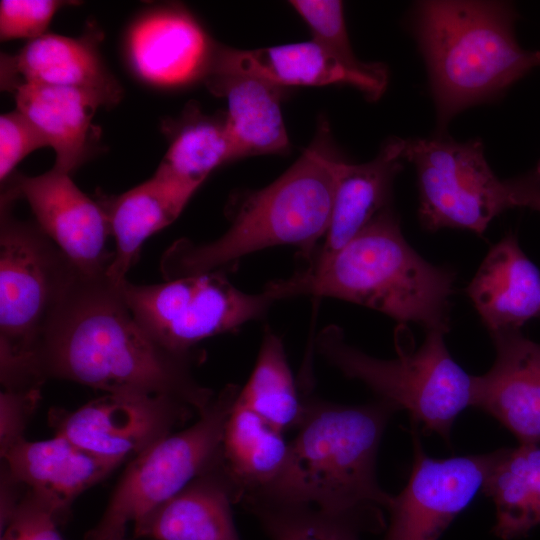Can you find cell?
Returning a JSON list of instances; mask_svg holds the SVG:
<instances>
[{
    "label": "cell",
    "mask_w": 540,
    "mask_h": 540,
    "mask_svg": "<svg viewBox=\"0 0 540 540\" xmlns=\"http://www.w3.org/2000/svg\"><path fill=\"white\" fill-rule=\"evenodd\" d=\"M191 357L155 342L106 274L80 272L51 316L34 356V374L107 392L170 396L198 415L214 399L190 370Z\"/></svg>",
    "instance_id": "1"
},
{
    "label": "cell",
    "mask_w": 540,
    "mask_h": 540,
    "mask_svg": "<svg viewBox=\"0 0 540 540\" xmlns=\"http://www.w3.org/2000/svg\"><path fill=\"white\" fill-rule=\"evenodd\" d=\"M305 400V413L277 481L262 501L307 505L344 517L364 530L384 527L382 509L392 497L379 486L376 457L390 416L397 410L380 400L345 406Z\"/></svg>",
    "instance_id": "2"
},
{
    "label": "cell",
    "mask_w": 540,
    "mask_h": 540,
    "mask_svg": "<svg viewBox=\"0 0 540 540\" xmlns=\"http://www.w3.org/2000/svg\"><path fill=\"white\" fill-rule=\"evenodd\" d=\"M454 271L423 259L405 240L387 208L333 254L302 264L264 287L273 300L332 297L384 313L427 331L449 329Z\"/></svg>",
    "instance_id": "3"
},
{
    "label": "cell",
    "mask_w": 540,
    "mask_h": 540,
    "mask_svg": "<svg viewBox=\"0 0 540 540\" xmlns=\"http://www.w3.org/2000/svg\"><path fill=\"white\" fill-rule=\"evenodd\" d=\"M328 132L323 125L280 177L239 197L220 237L202 244L174 242L161 259L166 280L222 271L244 256L281 245L298 247L307 261L325 236L334 200L339 159Z\"/></svg>",
    "instance_id": "4"
},
{
    "label": "cell",
    "mask_w": 540,
    "mask_h": 540,
    "mask_svg": "<svg viewBox=\"0 0 540 540\" xmlns=\"http://www.w3.org/2000/svg\"><path fill=\"white\" fill-rule=\"evenodd\" d=\"M511 5L494 1L417 3L414 27L424 57L438 125L493 99L539 66L514 34Z\"/></svg>",
    "instance_id": "5"
},
{
    "label": "cell",
    "mask_w": 540,
    "mask_h": 540,
    "mask_svg": "<svg viewBox=\"0 0 540 540\" xmlns=\"http://www.w3.org/2000/svg\"><path fill=\"white\" fill-rule=\"evenodd\" d=\"M1 195L0 375L4 389L41 388L34 356L48 322L79 271L36 223L12 214Z\"/></svg>",
    "instance_id": "6"
},
{
    "label": "cell",
    "mask_w": 540,
    "mask_h": 540,
    "mask_svg": "<svg viewBox=\"0 0 540 540\" xmlns=\"http://www.w3.org/2000/svg\"><path fill=\"white\" fill-rule=\"evenodd\" d=\"M441 331L429 330L421 345L409 346L405 328L395 333L397 357L379 359L348 344L341 328L317 335L318 353L345 376L366 384L380 400L408 411L412 424L449 440L458 415L472 406L473 376L452 358Z\"/></svg>",
    "instance_id": "7"
},
{
    "label": "cell",
    "mask_w": 540,
    "mask_h": 540,
    "mask_svg": "<svg viewBox=\"0 0 540 540\" xmlns=\"http://www.w3.org/2000/svg\"><path fill=\"white\" fill-rule=\"evenodd\" d=\"M240 388L226 385L188 428L174 432L133 458L98 523L84 540H120L135 523L199 476L215 468L228 416Z\"/></svg>",
    "instance_id": "8"
},
{
    "label": "cell",
    "mask_w": 540,
    "mask_h": 540,
    "mask_svg": "<svg viewBox=\"0 0 540 540\" xmlns=\"http://www.w3.org/2000/svg\"><path fill=\"white\" fill-rule=\"evenodd\" d=\"M138 324L159 345L183 357L200 341L263 317L274 302L264 291L247 293L222 273L180 277L151 285L121 283Z\"/></svg>",
    "instance_id": "9"
},
{
    "label": "cell",
    "mask_w": 540,
    "mask_h": 540,
    "mask_svg": "<svg viewBox=\"0 0 540 540\" xmlns=\"http://www.w3.org/2000/svg\"><path fill=\"white\" fill-rule=\"evenodd\" d=\"M405 157L416 168L419 216L431 231L483 234L497 215L515 207L508 180L493 173L478 140H406Z\"/></svg>",
    "instance_id": "10"
},
{
    "label": "cell",
    "mask_w": 540,
    "mask_h": 540,
    "mask_svg": "<svg viewBox=\"0 0 540 540\" xmlns=\"http://www.w3.org/2000/svg\"><path fill=\"white\" fill-rule=\"evenodd\" d=\"M193 413L170 396L105 394L74 411L52 409L49 422L55 434L119 466L174 433Z\"/></svg>",
    "instance_id": "11"
},
{
    "label": "cell",
    "mask_w": 540,
    "mask_h": 540,
    "mask_svg": "<svg viewBox=\"0 0 540 540\" xmlns=\"http://www.w3.org/2000/svg\"><path fill=\"white\" fill-rule=\"evenodd\" d=\"M412 437L411 474L405 488L392 497L385 540H437L482 489L494 458V452L432 458L424 452L414 426Z\"/></svg>",
    "instance_id": "12"
},
{
    "label": "cell",
    "mask_w": 540,
    "mask_h": 540,
    "mask_svg": "<svg viewBox=\"0 0 540 540\" xmlns=\"http://www.w3.org/2000/svg\"><path fill=\"white\" fill-rule=\"evenodd\" d=\"M4 191L15 200H27L36 224L81 274H106L114 252L106 247L111 234L105 212L69 174L53 167L37 176L14 172L4 182Z\"/></svg>",
    "instance_id": "13"
},
{
    "label": "cell",
    "mask_w": 540,
    "mask_h": 540,
    "mask_svg": "<svg viewBox=\"0 0 540 540\" xmlns=\"http://www.w3.org/2000/svg\"><path fill=\"white\" fill-rule=\"evenodd\" d=\"M217 44L196 18L180 5L140 14L124 37V54L132 73L148 86L174 89L208 76Z\"/></svg>",
    "instance_id": "14"
},
{
    "label": "cell",
    "mask_w": 540,
    "mask_h": 540,
    "mask_svg": "<svg viewBox=\"0 0 540 540\" xmlns=\"http://www.w3.org/2000/svg\"><path fill=\"white\" fill-rule=\"evenodd\" d=\"M213 73L252 76L280 87L347 84L372 100L388 82L383 64L349 62L313 39L251 50L217 45L208 75Z\"/></svg>",
    "instance_id": "15"
},
{
    "label": "cell",
    "mask_w": 540,
    "mask_h": 540,
    "mask_svg": "<svg viewBox=\"0 0 540 540\" xmlns=\"http://www.w3.org/2000/svg\"><path fill=\"white\" fill-rule=\"evenodd\" d=\"M103 37L101 29L90 22L76 38L45 34L14 55L2 53V89L13 92L22 84L69 87L94 94L105 107L116 105L122 88L102 58Z\"/></svg>",
    "instance_id": "16"
},
{
    "label": "cell",
    "mask_w": 540,
    "mask_h": 540,
    "mask_svg": "<svg viewBox=\"0 0 540 540\" xmlns=\"http://www.w3.org/2000/svg\"><path fill=\"white\" fill-rule=\"evenodd\" d=\"M496 357L473 376L472 406L492 415L519 440L540 442V344L520 330L492 335Z\"/></svg>",
    "instance_id": "17"
},
{
    "label": "cell",
    "mask_w": 540,
    "mask_h": 540,
    "mask_svg": "<svg viewBox=\"0 0 540 540\" xmlns=\"http://www.w3.org/2000/svg\"><path fill=\"white\" fill-rule=\"evenodd\" d=\"M1 457L10 475L49 507L60 523L81 493L118 467L60 434L41 441L22 437L2 451Z\"/></svg>",
    "instance_id": "18"
},
{
    "label": "cell",
    "mask_w": 540,
    "mask_h": 540,
    "mask_svg": "<svg viewBox=\"0 0 540 540\" xmlns=\"http://www.w3.org/2000/svg\"><path fill=\"white\" fill-rule=\"evenodd\" d=\"M200 185L158 167L151 178L120 195L97 196L115 243L106 272L110 280L121 284L126 279L144 241L171 224Z\"/></svg>",
    "instance_id": "19"
},
{
    "label": "cell",
    "mask_w": 540,
    "mask_h": 540,
    "mask_svg": "<svg viewBox=\"0 0 540 540\" xmlns=\"http://www.w3.org/2000/svg\"><path fill=\"white\" fill-rule=\"evenodd\" d=\"M467 294L491 336L520 330L540 317V270L509 234L490 248Z\"/></svg>",
    "instance_id": "20"
},
{
    "label": "cell",
    "mask_w": 540,
    "mask_h": 540,
    "mask_svg": "<svg viewBox=\"0 0 540 540\" xmlns=\"http://www.w3.org/2000/svg\"><path fill=\"white\" fill-rule=\"evenodd\" d=\"M405 150L406 140L394 138L369 162L339 160L328 229L314 254L302 264L333 254L389 208L393 181L407 161Z\"/></svg>",
    "instance_id": "21"
},
{
    "label": "cell",
    "mask_w": 540,
    "mask_h": 540,
    "mask_svg": "<svg viewBox=\"0 0 540 540\" xmlns=\"http://www.w3.org/2000/svg\"><path fill=\"white\" fill-rule=\"evenodd\" d=\"M235 503L218 463L137 520L134 536L149 540H241L232 516Z\"/></svg>",
    "instance_id": "22"
},
{
    "label": "cell",
    "mask_w": 540,
    "mask_h": 540,
    "mask_svg": "<svg viewBox=\"0 0 540 540\" xmlns=\"http://www.w3.org/2000/svg\"><path fill=\"white\" fill-rule=\"evenodd\" d=\"M204 82L213 94L226 100L225 120L232 161L283 153L288 149L289 139L281 112L283 87L234 73H213Z\"/></svg>",
    "instance_id": "23"
},
{
    "label": "cell",
    "mask_w": 540,
    "mask_h": 540,
    "mask_svg": "<svg viewBox=\"0 0 540 540\" xmlns=\"http://www.w3.org/2000/svg\"><path fill=\"white\" fill-rule=\"evenodd\" d=\"M12 93L17 110L54 149V169L70 175L86 161L97 134L92 118L103 106L97 96L80 89L41 84H22Z\"/></svg>",
    "instance_id": "24"
},
{
    "label": "cell",
    "mask_w": 540,
    "mask_h": 540,
    "mask_svg": "<svg viewBox=\"0 0 540 540\" xmlns=\"http://www.w3.org/2000/svg\"><path fill=\"white\" fill-rule=\"evenodd\" d=\"M284 432L235 401L225 424L219 467L236 503L262 496L280 477L289 454Z\"/></svg>",
    "instance_id": "25"
},
{
    "label": "cell",
    "mask_w": 540,
    "mask_h": 540,
    "mask_svg": "<svg viewBox=\"0 0 540 540\" xmlns=\"http://www.w3.org/2000/svg\"><path fill=\"white\" fill-rule=\"evenodd\" d=\"M482 491L496 508L495 532L508 540L540 524V447L520 444L494 452Z\"/></svg>",
    "instance_id": "26"
},
{
    "label": "cell",
    "mask_w": 540,
    "mask_h": 540,
    "mask_svg": "<svg viewBox=\"0 0 540 540\" xmlns=\"http://www.w3.org/2000/svg\"><path fill=\"white\" fill-rule=\"evenodd\" d=\"M237 402L284 433L298 428L303 420L305 400L298 393L283 343L270 329L263 335L254 368L240 388Z\"/></svg>",
    "instance_id": "27"
},
{
    "label": "cell",
    "mask_w": 540,
    "mask_h": 540,
    "mask_svg": "<svg viewBox=\"0 0 540 540\" xmlns=\"http://www.w3.org/2000/svg\"><path fill=\"white\" fill-rule=\"evenodd\" d=\"M169 147L158 167L203 183L220 165L232 161L225 114L206 115L189 104L176 120L163 123Z\"/></svg>",
    "instance_id": "28"
},
{
    "label": "cell",
    "mask_w": 540,
    "mask_h": 540,
    "mask_svg": "<svg viewBox=\"0 0 540 540\" xmlns=\"http://www.w3.org/2000/svg\"><path fill=\"white\" fill-rule=\"evenodd\" d=\"M260 521L271 540H359L356 522L299 504L262 501L243 505Z\"/></svg>",
    "instance_id": "29"
},
{
    "label": "cell",
    "mask_w": 540,
    "mask_h": 540,
    "mask_svg": "<svg viewBox=\"0 0 540 540\" xmlns=\"http://www.w3.org/2000/svg\"><path fill=\"white\" fill-rule=\"evenodd\" d=\"M289 3L309 27L313 40L349 62L360 61L351 48L341 1L293 0Z\"/></svg>",
    "instance_id": "30"
},
{
    "label": "cell",
    "mask_w": 540,
    "mask_h": 540,
    "mask_svg": "<svg viewBox=\"0 0 540 540\" xmlns=\"http://www.w3.org/2000/svg\"><path fill=\"white\" fill-rule=\"evenodd\" d=\"M77 2L58 0H2L0 2V38L2 41L45 35L55 13Z\"/></svg>",
    "instance_id": "31"
},
{
    "label": "cell",
    "mask_w": 540,
    "mask_h": 540,
    "mask_svg": "<svg viewBox=\"0 0 540 540\" xmlns=\"http://www.w3.org/2000/svg\"><path fill=\"white\" fill-rule=\"evenodd\" d=\"M40 130L19 110L0 116V180L3 184L31 152L48 147Z\"/></svg>",
    "instance_id": "32"
},
{
    "label": "cell",
    "mask_w": 540,
    "mask_h": 540,
    "mask_svg": "<svg viewBox=\"0 0 540 540\" xmlns=\"http://www.w3.org/2000/svg\"><path fill=\"white\" fill-rule=\"evenodd\" d=\"M55 513L25 490L1 540H64Z\"/></svg>",
    "instance_id": "33"
},
{
    "label": "cell",
    "mask_w": 540,
    "mask_h": 540,
    "mask_svg": "<svg viewBox=\"0 0 540 540\" xmlns=\"http://www.w3.org/2000/svg\"><path fill=\"white\" fill-rule=\"evenodd\" d=\"M40 400V388L4 389L0 394V450L23 437L29 418Z\"/></svg>",
    "instance_id": "34"
},
{
    "label": "cell",
    "mask_w": 540,
    "mask_h": 540,
    "mask_svg": "<svg viewBox=\"0 0 540 540\" xmlns=\"http://www.w3.org/2000/svg\"><path fill=\"white\" fill-rule=\"evenodd\" d=\"M508 182L515 207H528L540 213V164L526 175Z\"/></svg>",
    "instance_id": "35"
},
{
    "label": "cell",
    "mask_w": 540,
    "mask_h": 540,
    "mask_svg": "<svg viewBox=\"0 0 540 540\" xmlns=\"http://www.w3.org/2000/svg\"><path fill=\"white\" fill-rule=\"evenodd\" d=\"M538 54H539V66H540V51H538Z\"/></svg>",
    "instance_id": "36"
},
{
    "label": "cell",
    "mask_w": 540,
    "mask_h": 540,
    "mask_svg": "<svg viewBox=\"0 0 540 540\" xmlns=\"http://www.w3.org/2000/svg\"><path fill=\"white\" fill-rule=\"evenodd\" d=\"M120 540H127V539L123 538V539H120Z\"/></svg>",
    "instance_id": "37"
}]
</instances>
